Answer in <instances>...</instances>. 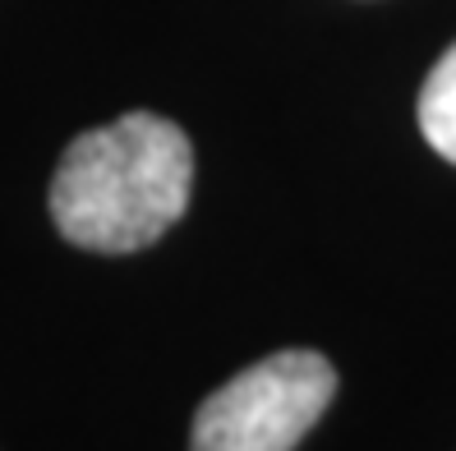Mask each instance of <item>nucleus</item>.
<instances>
[{
  "label": "nucleus",
  "instance_id": "2",
  "mask_svg": "<svg viewBox=\"0 0 456 451\" xmlns=\"http://www.w3.org/2000/svg\"><path fill=\"white\" fill-rule=\"evenodd\" d=\"M337 396L318 350H281L217 387L194 415L190 451H295Z\"/></svg>",
  "mask_w": 456,
  "mask_h": 451
},
{
  "label": "nucleus",
  "instance_id": "1",
  "mask_svg": "<svg viewBox=\"0 0 456 451\" xmlns=\"http://www.w3.org/2000/svg\"><path fill=\"white\" fill-rule=\"evenodd\" d=\"M190 189V134L167 116L129 111L65 148L51 180V217L88 254H134L184 217Z\"/></svg>",
  "mask_w": 456,
  "mask_h": 451
},
{
  "label": "nucleus",
  "instance_id": "3",
  "mask_svg": "<svg viewBox=\"0 0 456 451\" xmlns=\"http://www.w3.org/2000/svg\"><path fill=\"white\" fill-rule=\"evenodd\" d=\"M419 134L456 166V46H447V56L428 69L419 88Z\"/></svg>",
  "mask_w": 456,
  "mask_h": 451
}]
</instances>
